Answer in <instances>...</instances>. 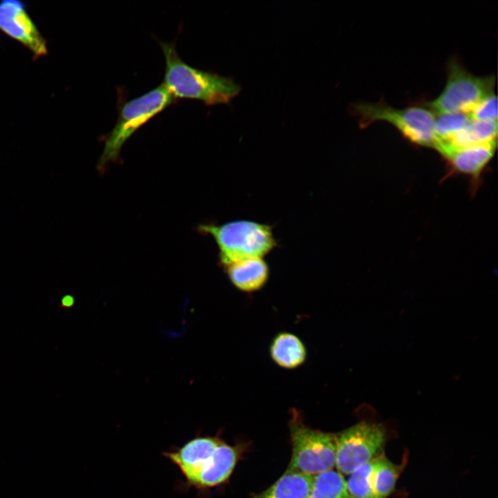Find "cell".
Returning <instances> with one entry per match:
<instances>
[{"instance_id":"obj_1","label":"cell","mask_w":498,"mask_h":498,"mask_svg":"<svg viewBox=\"0 0 498 498\" xmlns=\"http://www.w3.org/2000/svg\"><path fill=\"white\" fill-rule=\"evenodd\" d=\"M162 454L183 474L182 490L194 488L202 494L229 479L239 452L237 446L225 443L219 436L199 435Z\"/></svg>"},{"instance_id":"obj_2","label":"cell","mask_w":498,"mask_h":498,"mask_svg":"<svg viewBox=\"0 0 498 498\" xmlns=\"http://www.w3.org/2000/svg\"><path fill=\"white\" fill-rule=\"evenodd\" d=\"M165 57L163 85L176 99H190L206 105L228 103L241 87L232 78L196 68L178 55L174 42L159 41Z\"/></svg>"},{"instance_id":"obj_3","label":"cell","mask_w":498,"mask_h":498,"mask_svg":"<svg viewBox=\"0 0 498 498\" xmlns=\"http://www.w3.org/2000/svg\"><path fill=\"white\" fill-rule=\"evenodd\" d=\"M197 230L214 239L222 267L242 259L264 258L278 245L273 226L254 221L236 220L221 225L203 223L197 227Z\"/></svg>"},{"instance_id":"obj_4","label":"cell","mask_w":498,"mask_h":498,"mask_svg":"<svg viewBox=\"0 0 498 498\" xmlns=\"http://www.w3.org/2000/svg\"><path fill=\"white\" fill-rule=\"evenodd\" d=\"M175 100L162 83L147 93L121 104L116 125L105 136L104 149L97 164L98 172H103L109 163L117 161L129 138Z\"/></svg>"},{"instance_id":"obj_5","label":"cell","mask_w":498,"mask_h":498,"mask_svg":"<svg viewBox=\"0 0 498 498\" xmlns=\"http://www.w3.org/2000/svg\"><path fill=\"white\" fill-rule=\"evenodd\" d=\"M350 111L358 118L361 128L375 122H387L412 143L434 148L438 141L434 132L436 116L425 107L396 109L380 100L376 103H354Z\"/></svg>"},{"instance_id":"obj_6","label":"cell","mask_w":498,"mask_h":498,"mask_svg":"<svg viewBox=\"0 0 498 498\" xmlns=\"http://www.w3.org/2000/svg\"><path fill=\"white\" fill-rule=\"evenodd\" d=\"M288 422L292 455L286 472L315 476L335 465L336 434L306 425L299 411L291 410Z\"/></svg>"},{"instance_id":"obj_7","label":"cell","mask_w":498,"mask_h":498,"mask_svg":"<svg viewBox=\"0 0 498 498\" xmlns=\"http://www.w3.org/2000/svg\"><path fill=\"white\" fill-rule=\"evenodd\" d=\"M495 85V75L475 76L453 57L448 62L447 81L443 91L423 107L435 116L468 113L478 102L494 93Z\"/></svg>"},{"instance_id":"obj_8","label":"cell","mask_w":498,"mask_h":498,"mask_svg":"<svg viewBox=\"0 0 498 498\" xmlns=\"http://www.w3.org/2000/svg\"><path fill=\"white\" fill-rule=\"evenodd\" d=\"M387 440L382 423L362 421L336 434L335 465L349 475L361 465L383 454Z\"/></svg>"},{"instance_id":"obj_9","label":"cell","mask_w":498,"mask_h":498,"mask_svg":"<svg viewBox=\"0 0 498 498\" xmlns=\"http://www.w3.org/2000/svg\"><path fill=\"white\" fill-rule=\"evenodd\" d=\"M0 30L27 48L35 59L48 53L46 39L20 1H0Z\"/></svg>"},{"instance_id":"obj_10","label":"cell","mask_w":498,"mask_h":498,"mask_svg":"<svg viewBox=\"0 0 498 498\" xmlns=\"http://www.w3.org/2000/svg\"><path fill=\"white\" fill-rule=\"evenodd\" d=\"M497 140L465 147H453L439 144L435 149L458 172L476 176L492 158Z\"/></svg>"},{"instance_id":"obj_11","label":"cell","mask_w":498,"mask_h":498,"mask_svg":"<svg viewBox=\"0 0 498 498\" xmlns=\"http://www.w3.org/2000/svg\"><path fill=\"white\" fill-rule=\"evenodd\" d=\"M232 286L251 293L263 288L268 281L270 268L264 258H249L223 267Z\"/></svg>"},{"instance_id":"obj_12","label":"cell","mask_w":498,"mask_h":498,"mask_svg":"<svg viewBox=\"0 0 498 498\" xmlns=\"http://www.w3.org/2000/svg\"><path fill=\"white\" fill-rule=\"evenodd\" d=\"M272 360L285 369L302 366L307 358V349L303 341L295 334L279 332L273 338L269 347Z\"/></svg>"},{"instance_id":"obj_13","label":"cell","mask_w":498,"mask_h":498,"mask_svg":"<svg viewBox=\"0 0 498 498\" xmlns=\"http://www.w3.org/2000/svg\"><path fill=\"white\" fill-rule=\"evenodd\" d=\"M313 476L286 472L273 484L252 498H306Z\"/></svg>"},{"instance_id":"obj_14","label":"cell","mask_w":498,"mask_h":498,"mask_svg":"<svg viewBox=\"0 0 498 498\" xmlns=\"http://www.w3.org/2000/svg\"><path fill=\"white\" fill-rule=\"evenodd\" d=\"M497 121L471 120L449 139L438 141L453 147H465L497 140Z\"/></svg>"},{"instance_id":"obj_15","label":"cell","mask_w":498,"mask_h":498,"mask_svg":"<svg viewBox=\"0 0 498 498\" xmlns=\"http://www.w3.org/2000/svg\"><path fill=\"white\" fill-rule=\"evenodd\" d=\"M406 461L405 459L401 464H396L384 454L374 459L371 483L376 498H387L393 492Z\"/></svg>"},{"instance_id":"obj_16","label":"cell","mask_w":498,"mask_h":498,"mask_svg":"<svg viewBox=\"0 0 498 498\" xmlns=\"http://www.w3.org/2000/svg\"><path fill=\"white\" fill-rule=\"evenodd\" d=\"M306 498H349L344 476L333 469L313 476Z\"/></svg>"},{"instance_id":"obj_17","label":"cell","mask_w":498,"mask_h":498,"mask_svg":"<svg viewBox=\"0 0 498 498\" xmlns=\"http://www.w3.org/2000/svg\"><path fill=\"white\" fill-rule=\"evenodd\" d=\"M374 460L365 463L351 474L346 480L349 498H376L371 483Z\"/></svg>"},{"instance_id":"obj_18","label":"cell","mask_w":498,"mask_h":498,"mask_svg":"<svg viewBox=\"0 0 498 498\" xmlns=\"http://www.w3.org/2000/svg\"><path fill=\"white\" fill-rule=\"evenodd\" d=\"M435 116L434 132L438 141L449 139L472 120L468 113L464 112Z\"/></svg>"},{"instance_id":"obj_19","label":"cell","mask_w":498,"mask_h":498,"mask_svg":"<svg viewBox=\"0 0 498 498\" xmlns=\"http://www.w3.org/2000/svg\"><path fill=\"white\" fill-rule=\"evenodd\" d=\"M472 120L497 121V98L493 93L478 102L468 113Z\"/></svg>"},{"instance_id":"obj_20","label":"cell","mask_w":498,"mask_h":498,"mask_svg":"<svg viewBox=\"0 0 498 498\" xmlns=\"http://www.w3.org/2000/svg\"><path fill=\"white\" fill-rule=\"evenodd\" d=\"M75 299L71 295H65L61 299L60 306L64 308H70L73 306Z\"/></svg>"}]
</instances>
